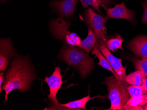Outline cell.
<instances>
[{"label":"cell","mask_w":147,"mask_h":110,"mask_svg":"<svg viewBox=\"0 0 147 110\" xmlns=\"http://www.w3.org/2000/svg\"><path fill=\"white\" fill-rule=\"evenodd\" d=\"M71 24V21H66L62 18L53 19L50 22L51 32L57 39L68 45L78 46L81 42L80 38L74 33L69 34L68 29Z\"/></svg>","instance_id":"cell-4"},{"label":"cell","mask_w":147,"mask_h":110,"mask_svg":"<svg viewBox=\"0 0 147 110\" xmlns=\"http://www.w3.org/2000/svg\"><path fill=\"white\" fill-rule=\"evenodd\" d=\"M35 78L34 70L27 57H18L11 62V67L6 73L2 90H5V103L9 93L15 89L25 92L30 89Z\"/></svg>","instance_id":"cell-1"},{"label":"cell","mask_w":147,"mask_h":110,"mask_svg":"<svg viewBox=\"0 0 147 110\" xmlns=\"http://www.w3.org/2000/svg\"><path fill=\"white\" fill-rule=\"evenodd\" d=\"M6 0H1V2L2 3H4L5 2Z\"/></svg>","instance_id":"cell-26"},{"label":"cell","mask_w":147,"mask_h":110,"mask_svg":"<svg viewBox=\"0 0 147 110\" xmlns=\"http://www.w3.org/2000/svg\"><path fill=\"white\" fill-rule=\"evenodd\" d=\"M147 103V95L138 97H130L124 107L143 106Z\"/></svg>","instance_id":"cell-19"},{"label":"cell","mask_w":147,"mask_h":110,"mask_svg":"<svg viewBox=\"0 0 147 110\" xmlns=\"http://www.w3.org/2000/svg\"><path fill=\"white\" fill-rule=\"evenodd\" d=\"M127 47L138 57L147 58V36L136 37L128 43Z\"/></svg>","instance_id":"cell-11"},{"label":"cell","mask_w":147,"mask_h":110,"mask_svg":"<svg viewBox=\"0 0 147 110\" xmlns=\"http://www.w3.org/2000/svg\"><path fill=\"white\" fill-rule=\"evenodd\" d=\"M4 81V76L3 73H1L0 74V92L1 93L2 92V83Z\"/></svg>","instance_id":"cell-23"},{"label":"cell","mask_w":147,"mask_h":110,"mask_svg":"<svg viewBox=\"0 0 147 110\" xmlns=\"http://www.w3.org/2000/svg\"><path fill=\"white\" fill-rule=\"evenodd\" d=\"M79 1V0H52L50 6L52 10L61 18H72L74 17L76 6Z\"/></svg>","instance_id":"cell-7"},{"label":"cell","mask_w":147,"mask_h":110,"mask_svg":"<svg viewBox=\"0 0 147 110\" xmlns=\"http://www.w3.org/2000/svg\"><path fill=\"white\" fill-rule=\"evenodd\" d=\"M123 38L120 35H117L114 38H111L109 40H107L105 41V44L107 47L110 51L115 52V50L117 49L123 50L122 43H123Z\"/></svg>","instance_id":"cell-17"},{"label":"cell","mask_w":147,"mask_h":110,"mask_svg":"<svg viewBox=\"0 0 147 110\" xmlns=\"http://www.w3.org/2000/svg\"><path fill=\"white\" fill-rule=\"evenodd\" d=\"M144 88V89L147 91V78H146L145 81H144V83L142 86Z\"/></svg>","instance_id":"cell-24"},{"label":"cell","mask_w":147,"mask_h":110,"mask_svg":"<svg viewBox=\"0 0 147 110\" xmlns=\"http://www.w3.org/2000/svg\"><path fill=\"white\" fill-rule=\"evenodd\" d=\"M91 54L92 55H95L96 57H97L99 59V62L97 63V65L101 66V67H103V68L106 69L110 71L111 73H113V75H114L116 78L120 81L119 77L117 76L114 70L112 69V67H111L109 62L107 60L106 58L104 56L103 54L101 53V51H100V49H99L98 46H97V44L95 47L94 48H93V50L92 51Z\"/></svg>","instance_id":"cell-15"},{"label":"cell","mask_w":147,"mask_h":110,"mask_svg":"<svg viewBox=\"0 0 147 110\" xmlns=\"http://www.w3.org/2000/svg\"><path fill=\"white\" fill-rule=\"evenodd\" d=\"M145 1H147V0H145Z\"/></svg>","instance_id":"cell-27"},{"label":"cell","mask_w":147,"mask_h":110,"mask_svg":"<svg viewBox=\"0 0 147 110\" xmlns=\"http://www.w3.org/2000/svg\"><path fill=\"white\" fill-rule=\"evenodd\" d=\"M96 97H93L92 98L90 97V95L84 97L82 99L73 101L67 103L61 104L59 103V105L62 107L67 108L68 110H75V109H86V105L87 103L92 99H94Z\"/></svg>","instance_id":"cell-16"},{"label":"cell","mask_w":147,"mask_h":110,"mask_svg":"<svg viewBox=\"0 0 147 110\" xmlns=\"http://www.w3.org/2000/svg\"><path fill=\"white\" fill-rule=\"evenodd\" d=\"M84 18L89 28L93 32L97 41H106V29L105 25L108 21V17L96 13L92 8H89L84 11Z\"/></svg>","instance_id":"cell-5"},{"label":"cell","mask_w":147,"mask_h":110,"mask_svg":"<svg viewBox=\"0 0 147 110\" xmlns=\"http://www.w3.org/2000/svg\"><path fill=\"white\" fill-rule=\"evenodd\" d=\"M134 63L136 70L141 71L147 77V58L135 60Z\"/></svg>","instance_id":"cell-20"},{"label":"cell","mask_w":147,"mask_h":110,"mask_svg":"<svg viewBox=\"0 0 147 110\" xmlns=\"http://www.w3.org/2000/svg\"><path fill=\"white\" fill-rule=\"evenodd\" d=\"M123 110H144V108L143 106H136L123 107Z\"/></svg>","instance_id":"cell-22"},{"label":"cell","mask_w":147,"mask_h":110,"mask_svg":"<svg viewBox=\"0 0 147 110\" xmlns=\"http://www.w3.org/2000/svg\"><path fill=\"white\" fill-rule=\"evenodd\" d=\"M82 5V8H88L91 6L92 8L98 11L100 14H102L100 9L101 6L105 10L109 8L110 6L114 4L117 1L116 0H79Z\"/></svg>","instance_id":"cell-12"},{"label":"cell","mask_w":147,"mask_h":110,"mask_svg":"<svg viewBox=\"0 0 147 110\" xmlns=\"http://www.w3.org/2000/svg\"><path fill=\"white\" fill-rule=\"evenodd\" d=\"M102 83L108 87L109 99L111 103L109 110H123L130 98L125 84L120 82L114 75L105 77Z\"/></svg>","instance_id":"cell-3"},{"label":"cell","mask_w":147,"mask_h":110,"mask_svg":"<svg viewBox=\"0 0 147 110\" xmlns=\"http://www.w3.org/2000/svg\"><path fill=\"white\" fill-rule=\"evenodd\" d=\"M143 8L144 12L142 18V22L143 23L147 24V1H143L141 3Z\"/></svg>","instance_id":"cell-21"},{"label":"cell","mask_w":147,"mask_h":110,"mask_svg":"<svg viewBox=\"0 0 147 110\" xmlns=\"http://www.w3.org/2000/svg\"><path fill=\"white\" fill-rule=\"evenodd\" d=\"M105 10L107 17L109 19H123L128 20L133 24L137 23L135 11L126 8L124 1L120 4L115 5L114 8H107Z\"/></svg>","instance_id":"cell-9"},{"label":"cell","mask_w":147,"mask_h":110,"mask_svg":"<svg viewBox=\"0 0 147 110\" xmlns=\"http://www.w3.org/2000/svg\"><path fill=\"white\" fill-rule=\"evenodd\" d=\"M143 107L144 110H147V103H146L145 105L143 106Z\"/></svg>","instance_id":"cell-25"},{"label":"cell","mask_w":147,"mask_h":110,"mask_svg":"<svg viewBox=\"0 0 147 110\" xmlns=\"http://www.w3.org/2000/svg\"><path fill=\"white\" fill-rule=\"evenodd\" d=\"M45 81L47 83L49 88L48 99L53 102L55 106H59L57 98V93L63 83L61 69L59 67H55L54 72L50 77H45Z\"/></svg>","instance_id":"cell-8"},{"label":"cell","mask_w":147,"mask_h":110,"mask_svg":"<svg viewBox=\"0 0 147 110\" xmlns=\"http://www.w3.org/2000/svg\"><path fill=\"white\" fill-rule=\"evenodd\" d=\"M97 41V39L96 37L93 32L91 29L88 28L87 37L85 40L81 41L78 47L80 49H82L89 54L91 51L97 45L98 43Z\"/></svg>","instance_id":"cell-13"},{"label":"cell","mask_w":147,"mask_h":110,"mask_svg":"<svg viewBox=\"0 0 147 110\" xmlns=\"http://www.w3.org/2000/svg\"><path fill=\"white\" fill-rule=\"evenodd\" d=\"M130 97H138L147 95V91L142 86H130L127 87Z\"/></svg>","instance_id":"cell-18"},{"label":"cell","mask_w":147,"mask_h":110,"mask_svg":"<svg viewBox=\"0 0 147 110\" xmlns=\"http://www.w3.org/2000/svg\"><path fill=\"white\" fill-rule=\"evenodd\" d=\"M16 55L10 39H1L0 41V71L3 72L8 67L9 61Z\"/></svg>","instance_id":"cell-10"},{"label":"cell","mask_w":147,"mask_h":110,"mask_svg":"<svg viewBox=\"0 0 147 110\" xmlns=\"http://www.w3.org/2000/svg\"><path fill=\"white\" fill-rule=\"evenodd\" d=\"M147 77L143 72L140 70H136L126 75L125 81L131 86H142Z\"/></svg>","instance_id":"cell-14"},{"label":"cell","mask_w":147,"mask_h":110,"mask_svg":"<svg viewBox=\"0 0 147 110\" xmlns=\"http://www.w3.org/2000/svg\"><path fill=\"white\" fill-rule=\"evenodd\" d=\"M58 57L69 66L76 68L82 78H86L94 68V59L82 49L73 46L63 43Z\"/></svg>","instance_id":"cell-2"},{"label":"cell","mask_w":147,"mask_h":110,"mask_svg":"<svg viewBox=\"0 0 147 110\" xmlns=\"http://www.w3.org/2000/svg\"><path fill=\"white\" fill-rule=\"evenodd\" d=\"M100 43H97V46L101 53L106 58L112 67V69L119 77L120 81L124 83H126V67H123L122 64V59H118L112 55L110 51L107 47L105 41H99Z\"/></svg>","instance_id":"cell-6"}]
</instances>
